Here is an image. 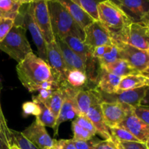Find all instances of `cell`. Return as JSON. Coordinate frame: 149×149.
I'll return each instance as SVG.
<instances>
[{"mask_svg":"<svg viewBox=\"0 0 149 149\" xmlns=\"http://www.w3.org/2000/svg\"><path fill=\"white\" fill-rule=\"evenodd\" d=\"M84 31L85 34L84 43L93 51L97 47L115 45L111 32L100 21H94Z\"/></svg>","mask_w":149,"mask_h":149,"instance_id":"cell-12","label":"cell"},{"mask_svg":"<svg viewBox=\"0 0 149 149\" xmlns=\"http://www.w3.org/2000/svg\"><path fill=\"white\" fill-rule=\"evenodd\" d=\"M23 113L24 116H28L29 115H33L36 116H39L41 113V107L39 103L34 102H26L22 105Z\"/></svg>","mask_w":149,"mask_h":149,"instance_id":"cell-36","label":"cell"},{"mask_svg":"<svg viewBox=\"0 0 149 149\" xmlns=\"http://www.w3.org/2000/svg\"><path fill=\"white\" fill-rule=\"evenodd\" d=\"M10 130L13 138V144L16 146L19 149H39L29 141L22 132L11 129Z\"/></svg>","mask_w":149,"mask_h":149,"instance_id":"cell-32","label":"cell"},{"mask_svg":"<svg viewBox=\"0 0 149 149\" xmlns=\"http://www.w3.org/2000/svg\"><path fill=\"white\" fill-rule=\"evenodd\" d=\"M121 79V77L109 72L105 68H100V75L95 88L106 94H113L118 90Z\"/></svg>","mask_w":149,"mask_h":149,"instance_id":"cell-21","label":"cell"},{"mask_svg":"<svg viewBox=\"0 0 149 149\" xmlns=\"http://www.w3.org/2000/svg\"><path fill=\"white\" fill-rule=\"evenodd\" d=\"M116 42H123L147 51L149 48V29L141 22L132 23L115 40Z\"/></svg>","mask_w":149,"mask_h":149,"instance_id":"cell-8","label":"cell"},{"mask_svg":"<svg viewBox=\"0 0 149 149\" xmlns=\"http://www.w3.org/2000/svg\"><path fill=\"white\" fill-rule=\"evenodd\" d=\"M133 112L146 125L149 126V108L139 106L133 109Z\"/></svg>","mask_w":149,"mask_h":149,"instance_id":"cell-39","label":"cell"},{"mask_svg":"<svg viewBox=\"0 0 149 149\" xmlns=\"http://www.w3.org/2000/svg\"><path fill=\"white\" fill-rule=\"evenodd\" d=\"M11 149H19V148H17L16 146H15L14 144H13V146H12V147H11Z\"/></svg>","mask_w":149,"mask_h":149,"instance_id":"cell-48","label":"cell"},{"mask_svg":"<svg viewBox=\"0 0 149 149\" xmlns=\"http://www.w3.org/2000/svg\"><path fill=\"white\" fill-rule=\"evenodd\" d=\"M59 1L65 7L71 17L83 30H84L95 21L80 6L76 4L73 0H59Z\"/></svg>","mask_w":149,"mask_h":149,"instance_id":"cell-20","label":"cell"},{"mask_svg":"<svg viewBox=\"0 0 149 149\" xmlns=\"http://www.w3.org/2000/svg\"><path fill=\"white\" fill-rule=\"evenodd\" d=\"M32 1H30L27 4H24L25 9L23 10V14H20V16L22 17L20 18V22L15 23V24L23 25L26 30H29L32 36L33 42L36 45L37 48L39 58L43 60L47 63V43L45 42L42 33L39 30V27L35 22L33 15V10H32Z\"/></svg>","mask_w":149,"mask_h":149,"instance_id":"cell-5","label":"cell"},{"mask_svg":"<svg viewBox=\"0 0 149 149\" xmlns=\"http://www.w3.org/2000/svg\"><path fill=\"white\" fill-rule=\"evenodd\" d=\"M115 45L119 49L120 59L127 61L138 73L141 74L149 67V55L147 51L123 42H116Z\"/></svg>","mask_w":149,"mask_h":149,"instance_id":"cell-9","label":"cell"},{"mask_svg":"<svg viewBox=\"0 0 149 149\" xmlns=\"http://www.w3.org/2000/svg\"><path fill=\"white\" fill-rule=\"evenodd\" d=\"M113 142H140L135 137L125 129L119 127L110 128Z\"/></svg>","mask_w":149,"mask_h":149,"instance_id":"cell-29","label":"cell"},{"mask_svg":"<svg viewBox=\"0 0 149 149\" xmlns=\"http://www.w3.org/2000/svg\"><path fill=\"white\" fill-rule=\"evenodd\" d=\"M117 127L127 130L140 142L143 143H146L149 138V126L136 116L133 111Z\"/></svg>","mask_w":149,"mask_h":149,"instance_id":"cell-15","label":"cell"},{"mask_svg":"<svg viewBox=\"0 0 149 149\" xmlns=\"http://www.w3.org/2000/svg\"><path fill=\"white\" fill-rule=\"evenodd\" d=\"M54 148L55 149H77L72 139H61L56 141Z\"/></svg>","mask_w":149,"mask_h":149,"instance_id":"cell-41","label":"cell"},{"mask_svg":"<svg viewBox=\"0 0 149 149\" xmlns=\"http://www.w3.org/2000/svg\"><path fill=\"white\" fill-rule=\"evenodd\" d=\"M148 86H149V82H148Z\"/></svg>","mask_w":149,"mask_h":149,"instance_id":"cell-52","label":"cell"},{"mask_svg":"<svg viewBox=\"0 0 149 149\" xmlns=\"http://www.w3.org/2000/svg\"><path fill=\"white\" fill-rule=\"evenodd\" d=\"M81 7L95 21H99L98 4L102 1L93 0H73Z\"/></svg>","mask_w":149,"mask_h":149,"instance_id":"cell-30","label":"cell"},{"mask_svg":"<svg viewBox=\"0 0 149 149\" xmlns=\"http://www.w3.org/2000/svg\"><path fill=\"white\" fill-rule=\"evenodd\" d=\"M46 149H55V148L53 147V148H46Z\"/></svg>","mask_w":149,"mask_h":149,"instance_id":"cell-50","label":"cell"},{"mask_svg":"<svg viewBox=\"0 0 149 149\" xmlns=\"http://www.w3.org/2000/svg\"><path fill=\"white\" fill-rule=\"evenodd\" d=\"M13 138L11 130L7 126L0 101V149H11Z\"/></svg>","mask_w":149,"mask_h":149,"instance_id":"cell-26","label":"cell"},{"mask_svg":"<svg viewBox=\"0 0 149 149\" xmlns=\"http://www.w3.org/2000/svg\"><path fill=\"white\" fill-rule=\"evenodd\" d=\"M147 52H148V55H149V48H148V50H147Z\"/></svg>","mask_w":149,"mask_h":149,"instance_id":"cell-51","label":"cell"},{"mask_svg":"<svg viewBox=\"0 0 149 149\" xmlns=\"http://www.w3.org/2000/svg\"><path fill=\"white\" fill-rule=\"evenodd\" d=\"M23 135L39 149L53 148L56 140L52 139L47 132L45 127L35 120L22 132Z\"/></svg>","mask_w":149,"mask_h":149,"instance_id":"cell-14","label":"cell"},{"mask_svg":"<svg viewBox=\"0 0 149 149\" xmlns=\"http://www.w3.org/2000/svg\"><path fill=\"white\" fill-rule=\"evenodd\" d=\"M146 145L147 148L149 149V138L148 139V141H147V142L146 143Z\"/></svg>","mask_w":149,"mask_h":149,"instance_id":"cell-49","label":"cell"},{"mask_svg":"<svg viewBox=\"0 0 149 149\" xmlns=\"http://www.w3.org/2000/svg\"><path fill=\"white\" fill-rule=\"evenodd\" d=\"M148 79L143 76L141 74L127 76L122 78L117 91H125V90L140 88L144 86H148Z\"/></svg>","mask_w":149,"mask_h":149,"instance_id":"cell-24","label":"cell"},{"mask_svg":"<svg viewBox=\"0 0 149 149\" xmlns=\"http://www.w3.org/2000/svg\"><path fill=\"white\" fill-rule=\"evenodd\" d=\"M148 86L134 89V90L116 91L113 94H106L99 91L101 103H120L128 105L133 109L141 106V103L145 96Z\"/></svg>","mask_w":149,"mask_h":149,"instance_id":"cell-10","label":"cell"},{"mask_svg":"<svg viewBox=\"0 0 149 149\" xmlns=\"http://www.w3.org/2000/svg\"><path fill=\"white\" fill-rule=\"evenodd\" d=\"M39 94L37 95L32 96V100L33 102L36 103H44L52 95V92L50 90H39Z\"/></svg>","mask_w":149,"mask_h":149,"instance_id":"cell-40","label":"cell"},{"mask_svg":"<svg viewBox=\"0 0 149 149\" xmlns=\"http://www.w3.org/2000/svg\"><path fill=\"white\" fill-rule=\"evenodd\" d=\"M100 107L103 119L109 128L118 126L133 111L132 107L120 103L103 102L100 103Z\"/></svg>","mask_w":149,"mask_h":149,"instance_id":"cell-13","label":"cell"},{"mask_svg":"<svg viewBox=\"0 0 149 149\" xmlns=\"http://www.w3.org/2000/svg\"><path fill=\"white\" fill-rule=\"evenodd\" d=\"M63 102V93L60 87L58 90L52 92L50 97L42 104L45 105L52 112L56 119H58L60 111L62 107Z\"/></svg>","mask_w":149,"mask_h":149,"instance_id":"cell-27","label":"cell"},{"mask_svg":"<svg viewBox=\"0 0 149 149\" xmlns=\"http://www.w3.org/2000/svg\"><path fill=\"white\" fill-rule=\"evenodd\" d=\"M141 74H142L143 76H144L145 77H146V78H148L149 79V67L146 70H145L143 72L141 73Z\"/></svg>","mask_w":149,"mask_h":149,"instance_id":"cell-47","label":"cell"},{"mask_svg":"<svg viewBox=\"0 0 149 149\" xmlns=\"http://www.w3.org/2000/svg\"><path fill=\"white\" fill-rule=\"evenodd\" d=\"M71 129L74 134V137H73L74 141H90L93 137L88 131L83 129L74 122H72V124H71Z\"/></svg>","mask_w":149,"mask_h":149,"instance_id":"cell-34","label":"cell"},{"mask_svg":"<svg viewBox=\"0 0 149 149\" xmlns=\"http://www.w3.org/2000/svg\"><path fill=\"white\" fill-rule=\"evenodd\" d=\"M76 102L81 115H86L95 103H101L99 91L95 87L89 90L80 89L76 95Z\"/></svg>","mask_w":149,"mask_h":149,"instance_id":"cell-18","label":"cell"},{"mask_svg":"<svg viewBox=\"0 0 149 149\" xmlns=\"http://www.w3.org/2000/svg\"><path fill=\"white\" fill-rule=\"evenodd\" d=\"M0 50L18 63L32 53L33 51L26 37V28L23 25L14 23L8 34L0 42Z\"/></svg>","mask_w":149,"mask_h":149,"instance_id":"cell-4","label":"cell"},{"mask_svg":"<svg viewBox=\"0 0 149 149\" xmlns=\"http://www.w3.org/2000/svg\"><path fill=\"white\" fill-rule=\"evenodd\" d=\"M73 122L85 130L88 131L93 136H95L97 134V130H96L95 127L91 122V121L85 115L80 114L79 116H77Z\"/></svg>","mask_w":149,"mask_h":149,"instance_id":"cell-35","label":"cell"},{"mask_svg":"<svg viewBox=\"0 0 149 149\" xmlns=\"http://www.w3.org/2000/svg\"><path fill=\"white\" fill-rule=\"evenodd\" d=\"M93 124L94 127L100 136L103 137L105 141H112L110 128L106 125L103 119L100 103H95L90 108L85 115Z\"/></svg>","mask_w":149,"mask_h":149,"instance_id":"cell-17","label":"cell"},{"mask_svg":"<svg viewBox=\"0 0 149 149\" xmlns=\"http://www.w3.org/2000/svg\"><path fill=\"white\" fill-rule=\"evenodd\" d=\"M31 4L33 18L42 33L45 42L49 44L54 42L55 35L52 31V26H51L47 1L46 0L32 1Z\"/></svg>","mask_w":149,"mask_h":149,"instance_id":"cell-11","label":"cell"},{"mask_svg":"<svg viewBox=\"0 0 149 149\" xmlns=\"http://www.w3.org/2000/svg\"><path fill=\"white\" fill-rule=\"evenodd\" d=\"M99 21L111 32L114 41L132 23L118 4L113 1H102L98 4Z\"/></svg>","mask_w":149,"mask_h":149,"instance_id":"cell-3","label":"cell"},{"mask_svg":"<svg viewBox=\"0 0 149 149\" xmlns=\"http://www.w3.org/2000/svg\"><path fill=\"white\" fill-rule=\"evenodd\" d=\"M133 23L141 22L149 11L148 0H117L114 1Z\"/></svg>","mask_w":149,"mask_h":149,"instance_id":"cell-16","label":"cell"},{"mask_svg":"<svg viewBox=\"0 0 149 149\" xmlns=\"http://www.w3.org/2000/svg\"><path fill=\"white\" fill-rule=\"evenodd\" d=\"M112 46H108V45H104V46H100L97 47L95 48L93 51V56L95 58H101L103 55H104L107 52H109L111 49Z\"/></svg>","mask_w":149,"mask_h":149,"instance_id":"cell-43","label":"cell"},{"mask_svg":"<svg viewBox=\"0 0 149 149\" xmlns=\"http://www.w3.org/2000/svg\"><path fill=\"white\" fill-rule=\"evenodd\" d=\"M55 40L59 46L60 49L62 52L63 57L69 70H78L86 74V67L84 63L79 55H77L74 51L71 50L65 42L58 38L55 36Z\"/></svg>","mask_w":149,"mask_h":149,"instance_id":"cell-19","label":"cell"},{"mask_svg":"<svg viewBox=\"0 0 149 149\" xmlns=\"http://www.w3.org/2000/svg\"><path fill=\"white\" fill-rule=\"evenodd\" d=\"M14 23L15 21L11 19L0 17V42H2L3 39L8 34L13 26H14Z\"/></svg>","mask_w":149,"mask_h":149,"instance_id":"cell-37","label":"cell"},{"mask_svg":"<svg viewBox=\"0 0 149 149\" xmlns=\"http://www.w3.org/2000/svg\"><path fill=\"white\" fill-rule=\"evenodd\" d=\"M61 88L63 93V102L56 120L55 126L53 128L55 136L58 135L59 127L63 122L74 119L80 115V112L76 102V95L80 89L74 88L68 83L61 85Z\"/></svg>","mask_w":149,"mask_h":149,"instance_id":"cell-6","label":"cell"},{"mask_svg":"<svg viewBox=\"0 0 149 149\" xmlns=\"http://www.w3.org/2000/svg\"><path fill=\"white\" fill-rule=\"evenodd\" d=\"M62 40L71 50L81 58L85 65L95 58L93 56V50L79 39L68 36L63 38Z\"/></svg>","mask_w":149,"mask_h":149,"instance_id":"cell-22","label":"cell"},{"mask_svg":"<svg viewBox=\"0 0 149 149\" xmlns=\"http://www.w3.org/2000/svg\"><path fill=\"white\" fill-rule=\"evenodd\" d=\"M93 148L94 149H118L116 144L112 141H94L93 144Z\"/></svg>","mask_w":149,"mask_h":149,"instance_id":"cell-42","label":"cell"},{"mask_svg":"<svg viewBox=\"0 0 149 149\" xmlns=\"http://www.w3.org/2000/svg\"><path fill=\"white\" fill-rule=\"evenodd\" d=\"M141 22L142 23H143L145 26H146L149 29V11H148V13H147V14L146 15L143 17V19L141 20Z\"/></svg>","mask_w":149,"mask_h":149,"instance_id":"cell-46","label":"cell"},{"mask_svg":"<svg viewBox=\"0 0 149 149\" xmlns=\"http://www.w3.org/2000/svg\"><path fill=\"white\" fill-rule=\"evenodd\" d=\"M141 106H146V107L149 108V86L148 89H147L146 93L142 101H141Z\"/></svg>","mask_w":149,"mask_h":149,"instance_id":"cell-45","label":"cell"},{"mask_svg":"<svg viewBox=\"0 0 149 149\" xmlns=\"http://www.w3.org/2000/svg\"><path fill=\"white\" fill-rule=\"evenodd\" d=\"M74 142L77 149H94V148H93L94 141H92V139L88 141H74Z\"/></svg>","mask_w":149,"mask_h":149,"instance_id":"cell-44","label":"cell"},{"mask_svg":"<svg viewBox=\"0 0 149 149\" xmlns=\"http://www.w3.org/2000/svg\"><path fill=\"white\" fill-rule=\"evenodd\" d=\"M66 81L67 83L74 88L83 89V87L88 83V79L84 73L74 69L68 71Z\"/></svg>","mask_w":149,"mask_h":149,"instance_id":"cell-28","label":"cell"},{"mask_svg":"<svg viewBox=\"0 0 149 149\" xmlns=\"http://www.w3.org/2000/svg\"><path fill=\"white\" fill-rule=\"evenodd\" d=\"M118 149H148L146 143L141 142H113Z\"/></svg>","mask_w":149,"mask_h":149,"instance_id":"cell-38","label":"cell"},{"mask_svg":"<svg viewBox=\"0 0 149 149\" xmlns=\"http://www.w3.org/2000/svg\"><path fill=\"white\" fill-rule=\"evenodd\" d=\"M100 68H105L109 72L121 78L132 75V74H140L136 70L134 69L127 61L122 59H119L112 63L106 65L103 67H100Z\"/></svg>","mask_w":149,"mask_h":149,"instance_id":"cell-25","label":"cell"},{"mask_svg":"<svg viewBox=\"0 0 149 149\" xmlns=\"http://www.w3.org/2000/svg\"><path fill=\"white\" fill-rule=\"evenodd\" d=\"M39 104L41 107V113L39 116H36V120H37L44 127L54 128L56 123V117L45 105L42 103H39Z\"/></svg>","mask_w":149,"mask_h":149,"instance_id":"cell-31","label":"cell"},{"mask_svg":"<svg viewBox=\"0 0 149 149\" xmlns=\"http://www.w3.org/2000/svg\"><path fill=\"white\" fill-rule=\"evenodd\" d=\"M119 59H120L119 49L116 45H113L110 50L106 52L101 58H97V61H98L100 67H103L105 65L115 62Z\"/></svg>","mask_w":149,"mask_h":149,"instance_id":"cell-33","label":"cell"},{"mask_svg":"<svg viewBox=\"0 0 149 149\" xmlns=\"http://www.w3.org/2000/svg\"><path fill=\"white\" fill-rule=\"evenodd\" d=\"M47 63L50 68L55 81L59 84L60 87L66 84L67 74L70 70L64 61L62 52L55 40L47 44Z\"/></svg>","mask_w":149,"mask_h":149,"instance_id":"cell-7","label":"cell"},{"mask_svg":"<svg viewBox=\"0 0 149 149\" xmlns=\"http://www.w3.org/2000/svg\"><path fill=\"white\" fill-rule=\"evenodd\" d=\"M30 1L25 0H0V17L15 20L22 6Z\"/></svg>","mask_w":149,"mask_h":149,"instance_id":"cell-23","label":"cell"},{"mask_svg":"<svg viewBox=\"0 0 149 149\" xmlns=\"http://www.w3.org/2000/svg\"><path fill=\"white\" fill-rule=\"evenodd\" d=\"M16 72L21 84L30 93L36 92L37 86L42 83L55 81L49 65L33 52L17 64Z\"/></svg>","mask_w":149,"mask_h":149,"instance_id":"cell-1","label":"cell"},{"mask_svg":"<svg viewBox=\"0 0 149 149\" xmlns=\"http://www.w3.org/2000/svg\"><path fill=\"white\" fill-rule=\"evenodd\" d=\"M47 5L55 36L62 39L65 36H71L84 42L85 39L84 31L77 24L59 0L47 1Z\"/></svg>","mask_w":149,"mask_h":149,"instance_id":"cell-2","label":"cell"}]
</instances>
